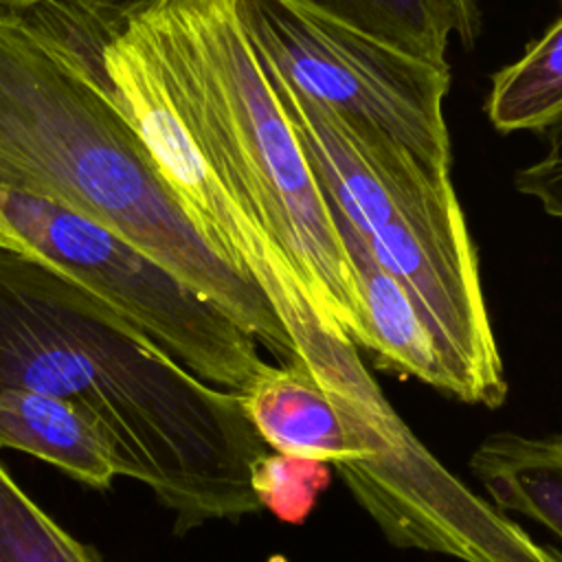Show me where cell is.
Listing matches in <instances>:
<instances>
[{
    "mask_svg": "<svg viewBox=\"0 0 562 562\" xmlns=\"http://www.w3.org/2000/svg\"><path fill=\"white\" fill-rule=\"evenodd\" d=\"M327 483L329 463L272 450L259 459L252 476L261 509H270L285 522H301Z\"/></svg>",
    "mask_w": 562,
    "mask_h": 562,
    "instance_id": "obj_15",
    "label": "cell"
},
{
    "mask_svg": "<svg viewBox=\"0 0 562 562\" xmlns=\"http://www.w3.org/2000/svg\"><path fill=\"white\" fill-rule=\"evenodd\" d=\"M360 237L428 329L450 380V397L498 408L507 380L450 171L422 180Z\"/></svg>",
    "mask_w": 562,
    "mask_h": 562,
    "instance_id": "obj_6",
    "label": "cell"
},
{
    "mask_svg": "<svg viewBox=\"0 0 562 562\" xmlns=\"http://www.w3.org/2000/svg\"><path fill=\"white\" fill-rule=\"evenodd\" d=\"M0 448L29 452L94 490H108L121 474L112 448L81 408L33 389H0Z\"/></svg>",
    "mask_w": 562,
    "mask_h": 562,
    "instance_id": "obj_9",
    "label": "cell"
},
{
    "mask_svg": "<svg viewBox=\"0 0 562 562\" xmlns=\"http://www.w3.org/2000/svg\"><path fill=\"white\" fill-rule=\"evenodd\" d=\"M430 64L448 66V0H290Z\"/></svg>",
    "mask_w": 562,
    "mask_h": 562,
    "instance_id": "obj_12",
    "label": "cell"
},
{
    "mask_svg": "<svg viewBox=\"0 0 562 562\" xmlns=\"http://www.w3.org/2000/svg\"><path fill=\"white\" fill-rule=\"evenodd\" d=\"M0 189L70 209L162 263L281 364L294 345L261 290L195 231L97 70L66 42L0 9Z\"/></svg>",
    "mask_w": 562,
    "mask_h": 562,
    "instance_id": "obj_3",
    "label": "cell"
},
{
    "mask_svg": "<svg viewBox=\"0 0 562 562\" xmlns=\"http://www.w3.org/2000/svg\"><path fill=\"white\" fill-rule=\"evenodd\" d=\"M81 408L123 476L145 483L184 533L261 512L255 468L270 452L237 391L213 386L77 281L0 248V389Z\"/></svg>",
    "mask_w": 562,
    "mask_h": 562,
    "instance_id": "obj_2",
    "label": "cell"
},
{
    "mask_svg": "<svg viewBox=\"0 0 562 562\" xmlns=\"http://www.w3.org/2000/svg\"><path fill=\"white\" fill-rule=\"evenodd\" d=\"M452 11L454 35L463 46H472L479 33V7L476 0H448Z\"/></svg>",
    "mask_w": 562,
    "mask_h": 562,
    "instance_id": "obj_17",
    "label": "cell"
},
{
    "mask_svg": "<svg viewBox=\"0 0 562 562\" xmlns=\"http://www.w3.org/2000/svg\"><path fill=\"white\" fill-rule=\"evenodd\" d=\"M0 248H9V250H15V252H20L18 239H15V235L11 233V228L4 224L2 215H0Z\"/></svg>",
    "mask_w": 562,
    "mask_h": 562,
    "instance_id": "obj_18",
    "label": "cell"
},
{
    "mask_svg": "<svg viewBox=\"0 0 562 562\" xmlns=\"http://www.w3.org/2000/svg\"><path fill=\"white\" fill-rule=\"evenodd\" d=\"M544 151L514 176L518 193L540 202L547 215L562 222V121L542 132Z\"/></svg>",
    "mask_w": 562,
    "mask_h": 562,
    "instance_id": "obj_16",
    "label": "cell"
},
{
    "mask_svg": "<svg viewBox=\"0 0 562 562\" xmlns=\"http://www.w3.org/2000/svg\"><path fill=\"white\" fill-rule=\"evenodd\" d=\"M558 439H560V441H562V435H558Z\"/></svg>",
    "mask_w": 562,
    "mask_h": 562,
    "instance_id": "obj_19",
    "label": "cell"
},
{
    "mask_svg": "<svg viewBox=\"0 0 562 562\" xmlns=\"http://www.w3.org/2000/svg\"><path fill=\"white\" fill-rule=\"evenodd\" d=\"M20 252L77 281L200 380L241 391L266 364L224 310L110 228L37 195L0 189Z\"/></svg>",
    "mask_w": 562,
    "mask_h": 562,
    "instance_id": "obj_4",
    "label": "cell"
},
{
    "mask_svg": "<svg viewBox=\"0 0 562 562\" xmlns=\"http://www.w3.org/2000/svg\"><path fill=\"white\" fill-rule=\"evenodd\" d=\"M470 470L501 512H516L562 540V441L494 432L470 457Z\"/></svg>",
    "mask_w": 562,
    "mask_h": 562,
    "instance_id": "obj_10",
    "label": "cell"
},
{
    "mask_svg": "<svg viewBox=\"0 0 562 562\" xmlns=\"http://www.w3.org/2000/svg\"><path fill=\"white\" fill-rule=\"evenodd\" d=\"M485 112L503 134H542L562 121V15L492 77Z\"/></svg>",
    "mask_w": 562,
    "mask_h": 562,
    "instance_id": "obj_11",
    "label": "cell"
},
{
    "mask_svg": "<svg viewBox=\"0 0 562 562\" xmlns=\"http://www.w3.org/2000/svg\"><path fill=\"white\" fill-rule=\"evenodd\" d=\"M329 215L347 252L360 301V329L353 345L367 349L382 371L417 378L450 395L443 362L406 292L378 266L360 233L340 215Z\"/></svg>",
    "mask_w": 562,
    "mask_h": 562,
    "instance_id": "obj_8",
    "label": "cell"
},
{
    "mask_svg": "<svg viewBox=\"0 0 562 562\" xmlns=\"http://www.w3.org/2000/svg\"><path fill=\"white\" fill-rule=\"evenodd\" d=\"M99 75L200 237L285 331L327 310L356 340L347 252L231 0H173L130 22Z\"/></svg>",
    "mask_w": 562,
    "mask_h": 562,
    "instance_id": "obj_1",
    "label": "cell"
},
{
    "mask_svg": "<svg viewBox=\"0 0 562 562\" xmlns=\"http://www.w3.org/2000/svg\"><path fill=\"white\" fill-rule=\"evenodd\" d=\"M237 395L272 452L329 463L345 483L360 470L362 450L345 432L329 397L299 360L281 367L266 362Z\"/></svg>",
    "mask_w": 562,
    "mask_h": 562,
    "instance_id": "obj_7",
    "label": "cell"
},
{
    "mask_svg": "<svg viewBox=\"0 0 562 562\" xmlns=\"http://www.w3.org/2000/svg\"><path fill=\"white\" fill-rule=\"evenodd\" d=\"M0 562H103L61 529L0 463Z\"/></svg>",
    "mask_w": 562,
    "mask_h": 562,
    "instance_id": "obj_14",
    "label": "cell"
},
{
    "mask_svg": "<svg viewBox=\"0 0 562 562\" xmlns=\"http://www.w3.org/2000/svg\"><path fill=\"white\" fill-rule=\"evenodd\" d=\"M171 2L173 0H0V9L20 13L59 37L99 75L101 48L123 33L130 22Z\"/></svg>",
    "mask_w": 562,
    "mask_h": 562,
    "instance_id": "obj_13",
    "label": "cell"
},
{
    "mask_svg": "<svg viewBox=\"0 0 562 562\" xmlns=\"http://www.w3.org/2000/svg\"><path fill=\"white\" fill-rule=\"evenodd\" d=\"M259 61L288 90L450 167V66L393 48L290 0H231Z\"/></svg>",
    "mask_w": 562,
    "mask_h": 562,
    "instance_id": "obj_5",
    "label": "cell"
}]
</instances>
